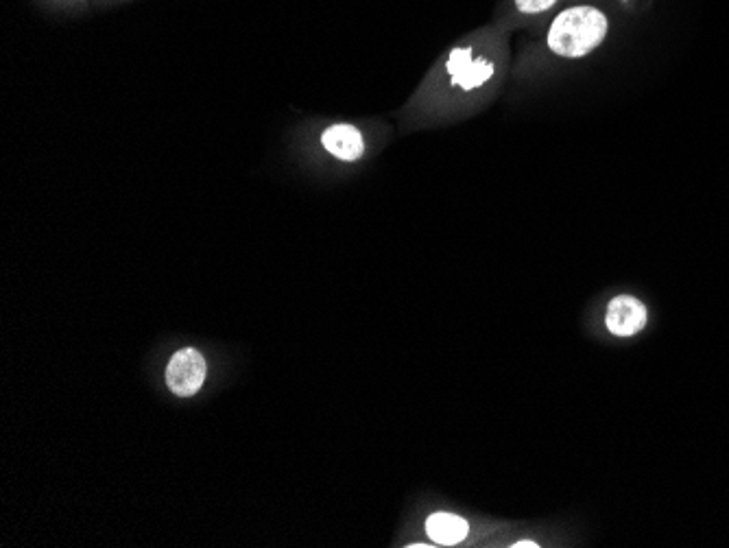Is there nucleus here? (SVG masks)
Instances as JSON below:
<instances>
[{
	"instance_id": "3",
	"label": "nucleus",
	"mask_w": 729,
	"mask_h": 548,
	"mask_svg": "<svg viewBox=\"0 0 729 548\" xmlns=\"http://www.w3.org/2000/svg\"><path fill=\"white\" fill-rule=\"evenodd\" d=\"M446 68L450 73L452 86L463 90L481 88L494 75V64L485 57H474L472 49H468V46L454 49L448 57Z\"/></svg>"
},
{
	"instance_id": "2",
	"label": "nucleus",
	"mask_w": 729,
	"mask_h": 548,
	"mask_svg": "<svg viewBox=\"0 0 729 548\" xmlns=\"http://www.w3.org/2000/svg\"><path fill=\"white\" fill-rule=\"evenodd\" d=\"M208 376V365L203 356L193 350H179L166 367V385L179 398H190L203 387Z\"/></svg>"
},
{
	"instance_id": "5",
	"label": "nucleus",
	"mask_w": 729,
	"mask_h": 548,
	"mask_svg": "<svg viewBox=\"0 0 729 548\" xmlns=\"http://www.w3.org/2000/svg\"><path fill=\"white\" fill-rule=\"evenodd\" d=\"M321 145L334 156L343 162H356L363 158L365 153V138L361 131L354 125H332L324 131L321 136Z\"/></svg>"
},
{
	"instance_id": "7",
	"label": "nucleus",
	"mask_w": 729,
	"mask_h": 548,
	"mask_svg": "<svg viewBox=\"0 0 729 548\" xmlns=\"http://www.w3.org/2000/svg\"><path fill=\"white\" fill-rule=\"evenodd\" d=\"M513 3L524 16H540L546 14L548 9H553L559 0H513Z\"/></svg>"
},
{
	"instance_id": "8",
	"label": "nucleus",
	"mask_w": 729,
	"mask_h": 548,
	"mask_svg": "<svg viewBox=\"0 0 729 548\" xmlns=\"http://www.w3.org/2000/svg\"><path fill=\"white\" fill-rule=\"evenodd\" d=\"M513 546H522V548H537V546H540V544H537V542H531V540H524V542H518V544H513Z\"/></svg>"
},
{
	"instance_id": "4",
	"label": "nucleus",
	"mask_w": 729,
	"mask_h": 548,
	"mask_svg": "<svg viewBox=\"0 0 729 548\" xmlns=\"http://www.w3.org/2000/svg\"><path fill=\"white\" fill-rule=\"evenodd\" d=\"M647 306L631 295H618L607 306L605 326L616 337H633L647 326Z\"/></svg>"
},
{
	"instance_id": "6",
	"label": "nucleus",
	"mask_w": 729,
	"mask_h": 548,
	"mask_svg": "<svg viewBox=\"0 0 729 548\" xmlns=\"http://www.w3.org/2000/svg\"><path fill=\"white\" fill-rule=\"evenodd\" d=\"M426 533L430 540L437 544H459L470 533V524L465 522L461 516L446 514V511H439L426 520Z\"/></svg>"
},
{
	"instance_id": "1",
	"label": "nucleus",
	"mask_w": 729,
	"mask_h": 548,
	"mask_svg": "<svg viewBox=\"0 0 729 548\" xmlns=\"http://www.w3.org/2000/svg\"><path fill=\"white\" fill-rule=\"evenodd\" d=\"M609 33V18L599 7L575 5L561 11L551 22L546 44L555 55L579 59L594 53Z\"/></svg>"
}]
</instances>
